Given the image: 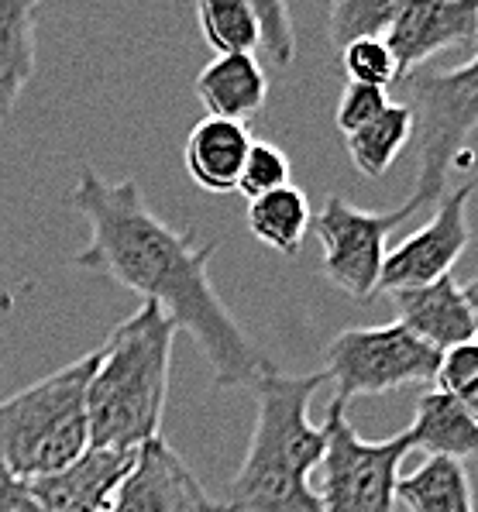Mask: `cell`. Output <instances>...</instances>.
Returning <instances> with one entry per match:
<instances>
[{
  "label": "cell",
  "instance_id": "obj_23",
  "mask_svg": "<svg viewBox=\"0 0 478 512\" xmlns=\"http://www.w3.org/2000/svg\"><path fill=\"white\" fill-rule=\"evenodd\" d=\"M289 172H293V162H289V155L282 152L279 145H272V141H255L245 159V169H241L238 193L248 196V203H252L258 196L289 186Z\"/></svg>",
  "mask_w": 478,
  "mask_h": 512
},
{
  "label": "cell",
  "instance_id": "obj_14",
  "mask_svg": "<svg viewBox=\"0 0 478 512\" xmlns=\"http://www.w3.org/2000/svg\"><path fill=\"white\" fill-rule=\"evenodd\" d=\"M252 145L255 138L248 131V124L203 117L186 138L183 165L193 183L207 189V193H238L241 169H245Z\"/></svg>",
  "mask_w": 478,
  "mask_h": 512
},
{
  "label": "cell",
  "instance_id": "obj_8",
  "mask_svg": "<svg viewBox=\"0 0 478 512\" xmlns=\"http://www.w3.org/2000/svg\"><path fill=\"white\" fill-rule=\"evenodd\" d=\"M413 214H420L413 200H406L396 210H386V214H375V210H362L341 196H327L320 214H313L310 227L324 248L320 272L327 275V282L358 303L372 299L379 293L382 265L389 255V234Z\"/></svg>",
  "mask_w": 478,
  "mask_h": 512
},
{
  "label": "cell",
  "instance_id": "obj_27",
  "mask_svg": "<svg viewBox=\"0 0 478 512\" xmlns=\"http://www.w3.org/2000/svg\"><path fill=\"white\" fill-rule=\"evenodd\" d=\"M389 104H393V97H389V90H382V86L348 83L341 90L338 110H334V124H338V131L348 138V135H355V131H362L365 124H372Z\"/></svg>",
  "mask_w": 478,
  "mask_h": 512
},
{
  "label": "cell",
  "instance_id": "obj_26",
  "mask_svg": "<svg viewBox=\"0 0 478 512\" xmlns=\"http://www.w3.org/2000/svg\"><path fill=\"white\" fill-rule=\"evenodd\" d=\"M258 14V52L276 69H286L296 59V35H293V11L282 0H255Z\"/></svg>",
  "mask_w": 478,
  "mask_h": 512
},
{
  "label": "cell",
  "instance_id": "obj_15",
  "mask_svg": "<svg viewBox=\"0 0 478 512\" xmlns=\"http://www.w3.org/2000/svg\"><path fill=\"white\" fill-rule=\"evenodd\" d=\"M197 97L207 117L248 124L269 100V76L258 55H217L200 69Z\"/></svg>",
  "mask_w": 478,
  "mask_h": 512
},
{
  "label": "cell",
  "instance_id": "obj_18",
  "mask_svg": "<svg viewBox=\"0 0 478 512\" xmlns=\"http://www.w3.org/2000/svg\"><path fill=\"white\" fill-rule=\"evenodd\" d=\"M396 502L406 512H475L465 464L448 458H427L417 471L399 475Z\"/></svg>",
  "mask_w": 478,
  "mask_h": 512
},
{
  "label": "cell",
  "instance_id": "obj_16",
  "mask_svg": "<svg viewBox=\"0 0 478 512\" xmlns=\"http://www.w3.org/2000/svg\"><path fill=\"white\" fill-rule=\"evenodd\" d=\"M403 433L410 451H423L427 458H478V420L441 389L423 392L413 409V423Z\"/></svg>",
  "mask_w": 478,
  "mask_h": 512
},
{
  "label": "cell",
  "instance_id": "obj_10",
  "mask_svg": "<svg viewBox=\"0 0 478 512\" xmlns=\"http://www.w3.org/2000/svg\"><path fill=\"white\" fill-rule=\"evenodd\" d=\"M107 512H221L186 461L166 444L152 440L138 451L135 468L114 492Z\"/></svg>",
  "mask_w": 478,
  "mask_h": 512
},
{
  "label": "cell",
  "instance_id": "obj_13",
  "mask_svg": "<svg viewBox=\"0 0 478 512\" xmlns=\"http://www.w3.org/2000/svg\"><path fill=\"white\" fill-rule=\"evenodd\" d=\"M396 324H403L413 337L430 344L434 351H451L475 341V317L465 299V289L451 279H437L430 286L396 289Z\"/></svg>",
  "mask_w": 478,
  "mask_h": 512
},
{
  "label": "cell",
  "instance_id": "obj_9",
  "mask_svg": "<svg viewBox=\"0 0 478 512\" xmlns=\"http://www.w3.org/2000/svg\"><path fill=\"white\" fill-rule=\"evenodd\" d=\"M472 193L475 183L448 189L437 200L434 217L389 251L386 265H382L379 293H396V289L430 286L437 279H448L458 258L465 255L468 241H472V227H468Z\"/></svg>",
  "mask_w": 478,
  "mask_h": 512
},
{
  "label": "cell",
  "instance_id": "obj_29",
  "mask_svg": "<svg viewBox=\"0 0 478 512\" xmlns=\"http://www.w3.org/2000/svg\"><path fill=\"white\" fill-rule=\"evenodd\" d=\"M465 299H468V306H472V317H475V341H478V275H472V279L465 282Z\"/></svg>",
  "mask_w": 478,
  "mask_h": 512
},
{
  "label": "cell",
  "instance_id": "obj_2",
  "mask_svg": "<svg viewBox=\"0 0 478 512\" xmlns=\"http://www.w3.org/2000/svg\"><path fill=\"white\" fill-rule=\"evenodd\" d=\"M324 372H269L255 385L258 416L245 461L227 492L231 512H320L310 475L327 451L324 423H310V403Z\"/></svg>",
  "mask_w": 478,
  "mask_h": 512
},
{
  "label": "cell",
  "instance_id": "obj_25",
  "mask_svg": "<svg viewBox=\"0 0 478 512\" xmlns=\"http://www.w3.org/2000/svg\"><path fill=\"white\" fill-rule=\"evenodd\" d=\"M434 382L444 396H451L478 420V341L444 351Z\"/></svg>",
  "mask_w": 478,
  "mask_h": 512
},
{
  "label": "cell",
  "instance_id": "obj_1",
  "mask_svg": "<svg viewBox=\"0 0 478 512\" xmlns=\"http://www.w3.org/2000/svg\"><path fill=\"white\" fill-rule=\"evenodd\" d=\"M69 207L90 224V241L73 258L76 269L107 275L169 313L172 324L197 341L217 389H255L276 372L210 282L217 244H197L193 227L176 231L155 217L135 179L107 183L90 165L80 169Z\"/></svg>",
  "mask_w": 478,
  "mask_h": 512
},
{
  "label": "cell",
  "instance_id": "obj_6",
  "mask_svg": "<svg viewBox=\"0 0 478 512\" xmlns=\"http://www.w3.org/2000/svg\"><path fill=\"white\" fill-rule=\"evenodd\" d=\"M324 378L334 389V406L358 396H386L406 385H430L441 368V351L413 337L403 324L348 327L327 344Z\"/></svg>",
  "mask_w": 478,
  "mask_h": 512
},
{
  "label": "cell",
  "instance_id": "obj_21",
  "mask_svg": "<svg viewBox=\"0 0 478 512\" xmlns=\"http://www.w3.org/2000/svg\"><path fill=\"white\" fill-rule=\"evenodd\" d=\"M200 35L214 55H255L258 14L255 0H200Z\"/></svg>",
  "mask_w": 478,
  "mask_h": 512
},
{
  "label": "cell",
  "instance_id": "obj_30",
  "mask_svg": "<svg viewBox=\"0 0 478 512\" xmlns=\"http://www.w3.org/2000/svg\"><path fill=\"white\" fill-rule=\"evenodd\" d=\"M221 512H231V509H224V506H221Z\"/></svg>",
  "mask_w": 478,
  "mask_h": 512
},
{
  "label": "cell",
  "instance_id": "obj_11",
  "mask_svg": "<svg viewBox=\"0 0 478 512\" xmlns=\"http://www.w3.org/2000/svg\"><path fill=\"white\" fill-rule=\"evenodd\" d=\"M478 38V4L472 0H430V4H399V14L382 42L389 45L399 83L413 76L430 55L444 49H465Z\"/></svg>",
  "mask_w": 478,
  "mask_h": 512
},
{
  "label": "cell",
  "instance_id": "obj_28",
  "mask_svg": "<svg viewBox=\"0 0 478 512\" xmlns=\"http://www.w3.org/2000/svg\"><path fill=\"white\" fill-rule=\"evenodd\" d=\"M0 512H42L31 485L14 478L4 464H0Z\"/></svg>",
  "mask_w": 478,
  "mask_h": 512
},
{
  "label": "cell",
  "instance_id": "obj_3",
  "mask_svg": "<svg viewBox=\"0 0 478 512\" xmlns=\"http://www.w3.org/2000/svg\"><path fill=\"white\" fill-rule=\"evenodd\" d=\"M179 327L155 303H141L97 348L86 389L90 447L135 454L159 440Z\"/></svg>",
  "mask_w": 478,
  "mask_h": 512
},
{
  "label": "cell",
  "instance_id": "obj_12",
  "mask_svg": "<svg viewBox=\"0 0 478 512\" xmlns=\"http://www.w3.org/2000/svg\"><path fill=\"white\" fill-rule=\"evenodd\" d=\"M135 458L138 451L121 454V451L90 447L69 468L28 485L35 492L42 512H107L114 502V492L128 478V471L135 468Z\"/></svg>",
  "mask_w": 478,
  "mask_h": 512
},
{
  "label": "cell",
  "instance_id": "obj_24",
  "mask_svg": "<svg viewBox=\"0 0 478 512\" xmlns=\"http://www.w3.org/2000/svg\"><path fill=\"white\" fill-rule=\"evenodd\" d=\"M341 66L351 83L382 86V90H389V83H399V66L382 38H362V42L344 45Z\"/></svg>",
  "mask_w": 478,
  "mask_h": 512
},
{
  "label": "cell",
  "instance_id": "obj_22",
  "mask_svg": "<svg viewBox=\"0 0 478 512\" xmlns=\"http://www.w3.org/2000/svg\"><path fill=\"white\" fill-rule=\"evenodd\" d=\"M399 14V0H338L327 11L331 42L344 49L362 38H386L389 25Z\"/></svg>",
  "mask_w": 478,
  "mask_h": 512
},
{
  "label": "cell",
  "instance_id": "obj_19",
  "mask_svg": "<svg viewBox=\"0 0 478 512\" xmlns=\"http://www.w3.org/2000/svg\"><path fill=\"white\" fill-rule=\"evenodd\" d=\"M310 227H313L310 200H307V193L293 183L248 203V231H252L265 248L279 251V255H286V258L300 255Z\"/></svg>",
  "mask_w": 478,
  "mask_h": 512
},
{
  "label": "cell",
  "instance_id": "obj_17",
  "mask_svg": "<svg viewBox=\"0 0 478 512\" xmlns=\"http://www.w3.org/2000/svg\"><path fill=\"white\" fill-rule=\"evenodd\" d=\"M35 0H0V121H11L35 73Z\"/></svg>",
  "mask_w": 478,
  "mask_h": 512
},
{
  "label": "cell",
  "instance_id": "obj_4",
  "mask_svg": "<svg viewBox=\"0 0 478 512\" xmlns=\"http://www.w3.org/2000/svg\"><path fill=\"white\" fill-rule=\"evenodd\" d=\"M93 365L97 351L0 399V464L14 478L38 482L90 451L86 389Z\"/></svg>",
  "mask_w": 478,
  "mask_h": 512
},
{
  "label": "cell",
  "instance_id": "obj_20",
  "mask_svg": "<svg viewBox=\"0 0 478 512\" xmlns=\"http://www.w3.org/2000/svg\"><path fill=\"white\" fill-rule=\"evenodd\" d=\"M410 138H413V110L393 100L372 124H365L362 131L344 138V148H348L351 162H355V169L365 179H382L396 165L399 155L406 152Z\"/></svg>",
  "mask_w": 478,
  "mask_h": 512
},
{
  "label": "cell",
  "instance_id": "obj_5",
  "mask_svg": "<svg viewBox=\"0 0 478 512\" xmlns=\"http://www.w3.org/2000/svg\"><path fill=\"white\" fill-rule=\"evenodd\" d=\"M403 104L413 110L417 183L410 200L423 210L448 193V176L478 128V52L465 66L444 73L417 69L403 80Z\"/></svg>",
  "mask_w": 478,
  "mask_h": 512
},
{
  "label": "cell",
  "instance_id": "obj_7",
  "mask_svg": "<svg viewBox=\"0 0 478 512\" xmlns=\"http://www.w3.org/2000/svg\"><path fill=\"white\" fill-rule=\"evenodd\" d=\"M327 451L317 468L320 512H396L399 464L410 454L406 433L389 440H362L341 406H327Z\"/></svg>",
  "mask_w": 478,
  "mask_h": 512
}]
</instances>
